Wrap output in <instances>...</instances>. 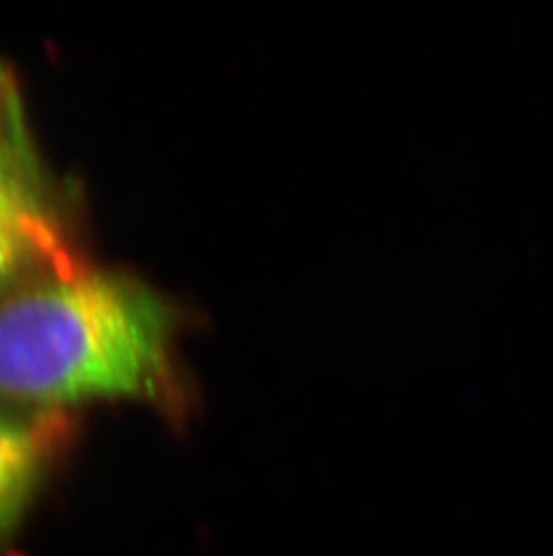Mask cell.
Listing matches in <instances>:
<instances>
[{
  "label": "cell",
  "mask_w": 553,
  "mask_h": 556,
  "mask_svg": "<svg viewBox=\"0 0 553 556\" xmlns=\"http://www.w3.org/2000/svg\"><path fill=\"white\" fill-rule=\"evenodd\" d=\"M177 309L126 274H49L0 298V394L48 410L175 393Z\"/></svg>",
  "instance_id": "1"
},
{
  "label": "cell",
  "mask_w": 553,
  "mask_h": 556,
  "mask_svg": "<svg viewBox=\"0 0 553 556\" xmlns=\"http://www.w3.org/2000/svg\"><path fill=\"white\" fill-rule=\"evenodd\" d=\"M83 267L53 210L0 215V298L33 279Z\"/></svg>",
  "instance_id": "2"
},
{
  "label": "cell",
  "mask_w": 553,
  "mask_h": 556,
  "mask_svg": "<svg viewBox=\"0 0 553 556\" xmlns=\"http://www.w3.org/2000/svg\"><path fill=\"white\" fill-rule=\"evenodd\" d=\"M51 416L18 415L0 407V539L21 522L48 459Z\"/></svg>",
  "instance_id": "3"
},
{
  "label": "cell",
  "mask_w": 553,
  "mask_h": 556,
  "mask_svg": "<svg viewBox=\"0 0 553 556\" xmlns=\"http://www.w3.org/2000/svg\"><path fill=\"white\" fill-rule=\"evenodd\" d=\"M53 210L48 180L33 147L18 87L0 67V215Z\"/></svg>",
  "instance_id": "4"
}]
</instances>
